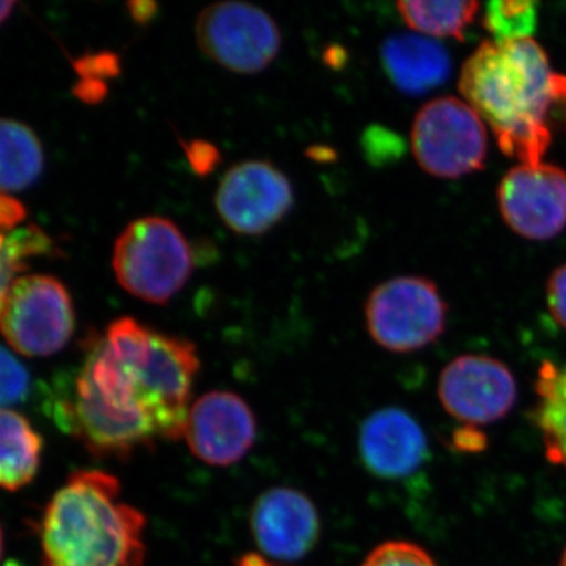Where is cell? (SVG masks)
<instances>
[{"mask_svg":"<svg viewBox=\"0 0 566 566\" xmlns=\"http://www.w3.org/2000/svg\"><path fill=\"white\" fill-rule=\"evenodd\" d=\"M200 370L196 345L123 316L92 342L73 376L44 389L43 409L96 457L126 458L185 436Z\"/></svg>","mask_w":566,"mask_h":566,"instance_id":"cell-1","label":"cell"},{"mask_svg":"<svg viewBox=\"0 0 566 566\" xmlns=\"http://www.w3.org/2000/svg\"><path fill=\"white\" fill-rule=\"evenodd\" d=\"M465 103L510 158L538 166L554 134L566 132V76L534 39L483 41L458 82Z\"/></svg>","mask_w":566,"mask_h":566,"instance_id":"cell-2","label":"cell"},{"mask_svg":"<svg viewBox=\"0 0 566 566\" xmlns=\"http://www.w3.org/2000/svg\"><path fill=\"white\" fill-rule=\"evenodd\" d=\"M147 517L123 501L109 472L76 471L48 504L40 524L43 566H145Z\"/></svg>","mask_w":566,"mask_h":566,"instance_id":"cell-3","label":"cell"},{"mask_svg":"<svg viewBox=\"0 0 566 566\" xmlns=\"http://www.w3.org/2000/svg\"><path fill=\"white\" fill-rule=\"evenodd\" d=\"M112 266L125 292L163 305L191 279L192 249L172 221L147 216L129 223L117 238Z\"/></svg>","mask_w":566,"mask_h":566,"instance_id":"cell-4","label":"cell"},{"mask_svg":"<svg viewBox=\"0 0 566 566\" xmlns=\"http://www.w3.org/2000/svg\"><path fill=\"white\" fill-rule=\"evenodd\" d=\"M365 322L387 352H419L444 333L447 305L430 279L405 275L376 286L365 304Z\"/></svg>","mask_w":566,"mask_h":566,"instance_id":"cell-5","label":"cell"},{"mask_svg":"<svg viewBox=\"0 0 566 566\" xmlns=\"http://www.w3.org/2000/svg\"><path fill=\"white\" fill-rule=\"evenodd\" d=\"M411 145L424 172L447 180L461 178L485 167V122L463 99L442 96L417 112Z\"/></svg>","mask_w":566,"mask_h":566,"instance_id":"cell-6","label":"cell"},{"mask_svg":"<svg viewBox=\"0 0 566 566\" xmlns=\"http://www.w3.org/2000/svg\"><path fill=\"white\" fill-rule=\"evenodd\" d=\"M76 327L66 286L51 275H21L0 314V333L14 352L48 357L62 352Z\"/></svg>","mask_w":566,"mask_h":566,"instance_id":"cell-7","label":"cell"},{"mask_svg":"<svg viewBox=\"0 0 566 566\" xmlns=\"http://www.w3.org/2000/svg\"><path fill=\"white\" fill-rule=\"evenodd\" d=\"M196 36L208 59L238 74L266 70L282 46L281 31L273 18L241 0L207 7L197 18Z\"/></svg>","mask_w":566,"mask_h":566,"instance_id":"cell-8","label":"cell"},{"mask_svg":"<svg viewBox=\"0 0 566 566\" xmlns=\"http://www.w3.org/2000/svg\"><path fill=\"white\" fill-rule=\"evenodd\" d=\"M219 218L232 232L259 237L292 211V182L270 161H245L229 170L214 197Z\"/></svg>","mask_w":566,"mask_h":566,"instance_id":"cell-9","label":"cell"},{"mask_svg":"<svg viewBox=\"0 0 566 566\" xmlns=\"http://www.w3.org/2000/svg\"><path fill=\"white\" fill-rule=\"evenodd\" d=\"M499 210L506 226L526 240H553L566 227V172L551 164H520L502 178Z\"/></svg>","mask_w":566,"mask_h":566,"instance_id":"cell-10","label":"cell"},{"mask_svg":"<svg viewBox=\"0 0 566 566\" xmlns=\"http://www.w3.org/2000/svg\"><path fill=\"white\" fill-rule=\"evenodd\" d=\"M439 400L453 419L480 427L504 419L516 403L517 385L510 368L494 357L465 354L439 378Z\"/></svg>","mask_w":566,"mask_h":566,"instance_id":"cell-11","label":"cell"},{"mask_svg":"<svg viewBox=\"0 0 566 566\" xmlns=\"http://www.w3.org/2000/svg\"><path fill=\"white\" fill-rule=\"evenodd\" d=\"M182 439L202 463L229 468L255 444V416L240 395L211 390L191 405Z\"/></svg>","mask_w":566,"mask_h":566,"instance_id":"cell-12","label":"cell"},{"mask_svg":"<svg viewBox=\"0 0 566 566\" xmlns=\"http://www.w3.org/2000/svg\"><path fill=\"white\" fill-rule=\"evenodd\" d=\"M253 539L263 556L275 562H297L311 554L322 534L314 502L293 488H273L252 509Z\"/></svg>","mask_w":566,"mask_h":566,"instance_id":"cell-13","label":"cell"},{"mask_svg":"<svg viewBox=\"0 0 566 566\" xmlns=\"http://www.w3.org/2000/svg\"><path fill=\"white\" fill-rule=\"evenodd\" d=\"M357 444L365 469L382 480L411 479L430 458L422 424L400 408H382L368 416Z\"/></svg>","mask_w":566,"mask_h":566,"instance_id":"cell-14","label":"cell"},{"mask_svg":"<svg viewBox=\"0 0 566 566\" xmlns=\"http://www.w3.org/2000/svg\"><path fill=\"white\" fill-rule=\"evenodd\" d=\"M381 62L395 87L411 96L441 87L452 73L449 51L420 33L389 36L381 46Z\"/></svg>","mask_w":566,"mask_h":566,"instance_id":"cell-15","label":"cell"},{"mask_svg":"<svg viewBox=\"0 0 566 566\" xmlns=\"http://www.w3.org/2000/svg\"><path fill=\"white\" fill-rule=\"evenodd\" d=\"M43 438L33 424L11 409H0V488L18 491L39 472Z\"/></svg>","mask_w":566,"mask_h":566,"instance_id":"cell-16","label":"cell"},{"mask_svg":"<svg viewBox=\"0 0 566 566\" xmlns=\"http://www.w3.org/2000/svg\"><path fill=\"white\" fill-rule=\"evenodd\" d=\"M44 151L24 123L0 118V192H21L40 180Z\"/></svg>","mask_w":566,"mask_h":566,"instance_id":"cell-17","label":"cell"},{"mask_svg":"<svg viewBox=\"0 0 566 566\" xmlns=\"http://www.w3.org/2000/svg\"><path fill=\"white\" fill-rule=\"evenodd\" d=\"M538 405L534 412L551 463L566 468V367L545 363L535 386Z\"/></svg>","mask_w":566,"mask_h":566,"instance_id":"cell-18","label":"cell"},{"mask_svg":"<svg viewBox=\"0 0 566 566\" xmlns=\"http://www.w3.org/2000/svg\"><path fill=\"white\" fill-rule=\"evenodd\" d=\"M406 24L430 39H464V31L474 22L480 3L465 2H398Z\"/></svg>","mask_w":566,"mask_h":566,"instance_id":"cell-19","label":"cell"},{"mask_svg":"<svg viewBox=\"0 0 566 566\" xmlns=\"http://www.w3.org/2000/svg\"><path fill=\"white\" fill-rule=\"evenodd\" d=\"M52 252V241L40 227L25 226L17 229H0V314L7 294L17 281V275L28 266L29 260Z\"/></svg>","mask_w":566,"mask_h":566,"instance_id":"cell-20","label":"cell"},{"mask_svg":"<svg viewBox=\"0 0 566 566\" xmlns=\"http://www.w3.org/2000/svg\"><path fill=\"white\" fill-rule=\"evenodd\" d=\"M538 24V3L531 0H504L490 2L483 13V25L493 41L532 39Z\"/></svg>","mask_w":566,"mask_h":566,"instance_id":"cell-21","label":"cell"},{"mask_svg":"<svg viewBox=\"0 0 566 566\" xmlns=\"http://www.w3.org/2000/svg\"><path fill=\"white\" fill-rule=\"evenodd\" d=\"M31 394V371L13 353L0 346V409L25 403Z\"/></svg>","mask_w":566,"mask_h":566,"instance_id":"cell-22","label":"cell"},{"mask_svg":"<svg viewBox=\"0 0 566 566\" xmlns=\"http://www.w3.org/2000/svg\"><path fill=\"white\" fill-rule=\"evenodd\" d=\"M363 566H438L423 547L409 542H386L376 546Z\"/></svg>","mask_w":566,"mask_h":566,"instance_id":"cell-23","label":"cell"},{"mask_svg":"<svg viewBox=\"0 0 566 566\" xmlns=\"http://www.w3.org/2000/svg\"><path fill=\"white\" fill-rule=\"evenodd\" d=\"M547 305L554 319L566 329V263L558 266L547 282Z\"/></svg>","mask_w":566,"mask_h":566,"instance_id":"cell-24","label":"cell"},{"mask_svg":"<svg viewBox=\"0 0 566 566\" xmlns=\"http://www.w3.org/2000/svg\"><path fill=\"white\" fill-rule=\"evenodd\" d=\"M188 156L191 159L193 169L199 174L210 172L212 166L218 163V151L207 142H193L189 145Z\"/></svg>","mask_w":566,"mask_h":566,"instance_id":"cell-25","label":"cell"},{"mask_svg":"<svg viewBox=\"0 0 566 566\" xmlns=\"http://www.w3.org/2000/svg\"><path fill=\"white\" fill-rule=\"evenodd\" d=\"M25 208L13 197L0 192V229L11 230L24 221Z\"/></svg>","mask_w":566,"mask_h":566,"instance_id":"cell-26","label":"cell"},{"mask_svg":"<svg viewBox=\"0 0 566 566\" xmlns=\"http://www.w3.org/2000/svg\"><path fill=\"white\" fill-rule=\"evenodd\" d=\"M453 447L460 452H482L486 447V436L476 427H464L453 433Z\"/></svg>","mask_w":566,"mask_h":566,"instance_id":"cell-27","label":"cell"},{"mask_svg":"<svg viewBox=\"0 0 566 566\" xmlns=\"http://www.w3.org/2000/svg\"><path fill=\"white\" fill-rule=\"evenodd\" d=\"M14 9L13 2H0V24L10 17L11 10Z\"/></svg>","mask_w":566,"mask_h":566,"instance_id":"cell-28","label":"cell"},{"mask_svg":"<svg viewBox=\"0 0 566 566\" xmlns=\"http://www.w3.org/2000/svg\"><path fill=\"white\" fill-rule=\"evenodd\" d=\"M241 566H266V560L263 557H245L243 562H241Z\"/></svg>","mask_w":566,"mask_h":566,"instance_id":"cell-29","label":"cell"},{"mask_svg":"<svg viewBox=\"0 0 566 566\" xmlns=\"http://www.w3.org/2000/svg\"><path fill=\"white\" fill-rule=\"evenodd\" d=\"M3 554V534H2V527H0V558H2Z\"/></svg>","mask_w":566,"mask_h":566,"instance_id":"cell-30","label":"cell"},{"mask_svg":"<svg viewBox=\"0 0 566 566\" xmlns=\"http://www.w3.org/2000/svg\"><path fill=\"white\" fill-rule=\"evenodd\" d=\"M3 566H24V565H21L20 562H17V560H10V562H7V564Z\"/></svg>","mask_w":566,"mask_h":566,"instance_id":"cell-31","label":"cell"},{"mask_svg":"<svg viewBox=\"0 0 566 566\" xmlns=\"http://www.w3.org/2000/svg\"><path fill=\"white\" fill-rule=\"evenodd\" d=\"M562 566H566V549L564 553V557H562Z\"/></svg>","mask_w":566,"mask_h":566,"instance_id":"cell-32","label":"cell"}]
</instances>
